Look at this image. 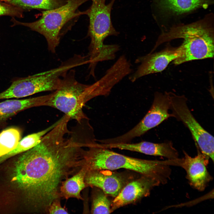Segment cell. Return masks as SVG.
Segmentation results:
<instances>
[{"mask_svg": "<svg viewBox=\"0 0 214 214\" xmlns=\"http://www.w3.org/2000/svg\"><path fill=\"white\" fill-rule=\"evenodd\" d=\"M60 199L54 201L48 207V214H68L67 211L63 207L61 204Z\"/></svg>", "mask_w": 214, "mask_h": 214, "instance_id": "cell-23", "label": "cell"}, {"mask_svg": "<svg viewBox=\"0 0 214 214\" xmlns=\"http://www.w3.org/2000/svg\"><path fill=\"white\" fill-rule=\"evenodd\" d=\"M87 171L88 168L84 164L76 173L62 182L60 188L61 198L66 199L72 198L83 199L81 193L86 187L85 179Z\"/></svg>", "mask_w": 214, "mask_h": 214, "instance_id": "cell-17", "label": "cell"}, {"mask_svg": "<svg viewBox=\"0 0 214 214\" xmlns=\"http://www.w3.org/2000/svg\"><path fill=\"white\" fill-rule=\"evenodd\" d=\"M180 38L183 39V42L180 46V56L173 61L175 65L213 57V28L207 17L192 23L174 26L163 32L151 52L163 43Z\"/></svg>", "mask_w": 214, "mask_h": 214, "instance_id": "cell-3", "label": "cell"}, {"mask_svg": "<svg viewBox=\"0 0 214 214\" xmlns=\"http://www.w3.org/2000/svg\"><path fill=\"white\" fill-rule=\"evenodd\" d=\"M170 109L173 117L181 121L188 129L201 152L214 162V137L205 130L193 116L184 95L168 92Z\"/></svg>", "mask_w": 214, "mask_h": 214, "instance_id": "cell-8", "label": "cell"}, {"mask_svg": "<svg viewBox=\"0 0 214 214\" xmlns=\"http://www.w3.org/2000/svg\"><path fill=\"white\" fill-rule=\"evenodd\" d=\"M89 0H67L65 4L61 7L43 11L41 17L33 22H22L14 18L12 21L14 25L27 27L43 36L46 40L48 50L54 53L59 43L64 26L73 19L87 14V10L81 12L78 9Z\"/></svg>", "mask_w": 214, "mask_h": 214, "instance_id": "cell-6", "label": "cell"}, {"mask_svg": "<svg viewBox=\"0 0 214 214\" xmlns=\"http://www.w3.org/2000/svg\"><path fill=\"white\" fill-rule=\"evenodd\" d=\"M67 0H0L23 9L44 10L56 8L65 4Z\"/></svg>", "mask_w": 214, "mask_h": 214, "instance_id": "cell-19", "label": "cell"}, {"mask_svg": "<svg viewBox=\"0 0 214 214\" xmlns=\"http://www.w3.org/2000/svg\"><path fill=\"white\" fill-rule=\"evenodd\" d=\"M160 185L151 177L141 175L126 184L111 201L112 212L125 206L133 204L150 195L154 187Z\"/></svg>", "mask_w": 214, "mask_h": 214, "instance_id": "cell-13", "label": "cell"}, {"mask_svg": "<svg viewBox=\"0 0 214 214\" xmlns=\"http://www.w3.org/2000/svg\"><path fill=\"white\" fill-rule=\"evenodd\" d=\"M21 137L19 130L10 128L3 130L0 133V157L14 149Z\"/></svg>", "mask_w": 214, "mask_h": 214, "instance_id": "cell-20", "label": "cell"}, {"mask_svg": "<svg viewBox=\"0 0 214 214\" xmlns=\"http://www.w3.org/2000/svg\"><path fill=\"white\" fill-rule=\"evenodd\" d=\"M106 0H92V4L88 10L89 18L88 36L91 39L87 55L89 63L96 64L111 52V44L103 43L107 37L117 36L119 33L114 27L111 20V12L115 0L106 4Z\"/></svg>", "mask_w": 214, "mask_h": 214, "instance_id": "cell-5", "label": "cell"}, {"mask_svg": "<svg viewBox=\"0 0 214 214\" xmlns=\"http://www.w3.org/2000/svg\"><path fill=\"white\" fill-rule=\"evenodd\" d=\"M161 13L179 15L199 8H207L213 3L210 0H153Z\"/></svg>", "mask_w": 214, "mask_h": 214, "instance_id": "cell-15", "label": "cell"}, {"mask_svg": "<svg viewBox=\"0 0 214 214\" xmlns=\"http://www.w3.org/2000/svg\"><path fill=\"white\" fill-rule=\"evenodd\" d=\"M197 155L194 157L183 151L184 157L181 158L180 166L185 171L186 178L193 188L200 191H204L213 177L207 169L210 158L202 153L196 144Z\"/></svg>", "mask_w": 214, "mask_h": 214, "instance_id": "cell-12", "label": "cell"}, {"mask_svg": "<svg viewBox=\"0 0 214 214\" xmlns=\"http://www.w3.org/2000/svg\"><path fill=\"white\" fill-rule=\"evenodd\" d=\"M180 54V46L173 47L168 46L159 52L150 53L145 56L138 57L135 63L140 64L136 71L129 75V79L133 82L144 76L162 71Z\"/></svg>", "mask_w": 214, "mask_h": 214, "instance_id": "cell-11", "label": "cell"}, {"mask_svg": "<svg viewBox=\"0 0 214 214\" xmlns=\"http://www.w3.org/2000/svg\"><path fill=\"white\" fill-rule=\"evenodd\" d=\"M70 132L67 123L60 122L14 165L12 181L42 213L48 214L52 202L60 199L62 182L84 165L83 144L74 135L66 138Z\"/></svg>", "mask_w": 214, "mask_h": 214, "instance_id": "cell-1", "label": "cell"}, {"mask_svg": "<svg viewBox=\"0 0 214 214\" xmlns=\"http://www.w3.org/2000/svg\"><path fill=\"white\" fill-rule=\"evenodd\" d=\"M60 121V119L44 130L24 137L20 141L14 149L0 157V163L10 157L26 152L37 145L40 142L43 136L56 125Z\"/></svg>", "mask_w": 214, "mask_h": 214, "instance_id": "cell-18", "label": "cell"}, {"mask_svg": "<svg viewBox=\"0 0 214 214\" xmlns=\"http://www.w3.org/2000/svg\"><path fill=\"white\" fill-rule=\"evenodd\" d=\"M62 74L56 67L12 81L10 86L0 93V100L21 98L43 92L55 91L58 87Z\"/></svg>", "mask_w": 214, "mask_h": 214, "instance_id": "cell-7", "label": "cell"}, {"mask_svg": "<svg viewBox=\"0 0 214 214\" xmlns=\"http://www.w3.org/2000/svg\"><path fill=\"white\" fill-rule=\"evenodd\" d=\"M47 95L23 100H7L0 103V122L7 120L19 112L35 107L43 106L51 97Z\"/></svg>", "mask_w": 214, "mask_h": 214, "instance_id": "cell-16", "label": "cell"}, {"mask_svg": "<svg viewBox=\"0 0 214 214\" xmlns=\"http://www.w3.org/2000/svg\"><path fill=\"white\" fill-rule=\"evenodd\" d=\"M136 173L108 169L88 170L85 182L86 187L99 188L108 196L114 198L126 184L138 177Z\"/></svg>", "mask_w": 214, "mask_h": 214, "instance_id": "cell-10", "label": "cell"}, {"mask_svg": "<svg viewBox=\"0 0 214 214\" xmlns=\"http://www.w3.org/2000/svg\"><path fill=\"white\" fill-rule=\"evenodd\" d=\"M109 149L117 148L142 153L146 155L161 156L170 160L179 158L177 151L173 146L171 142L155 143L143 141L136 143H130L109 144Z\"/></svg>", "mask_w": 214, "mask_h": 214, "instance_id": "cell-14", "label": "cell"}, {"mask_svg": "<svg viewBox=\"0 0 214 214\" xmlns=\"http://www.w3.org/2000/svg\"><path fill=\"white\" fill-rule=\"evenodd\" d=\"M95 141L89 143L84 154L88 170L123 169L154 178L160 184L166 183L171 170L168 160L139 159L123 155L100 146Z\"/></svg>", "mask_w": 214, "mask_h": 214, "instance_id": "cell-2", "label": "cell"}, {"mask_svg": "<svg viewBox=\"0 0 214 214\" xmlns=\"http://www.w3.org/2000/svg\"><path fill=\"white\" fill-rule=\"evenodd\" d=\"M170 100L168 92H156L152 104L143 118L135 127L125 134L116 137L104 139L105 144L130 143L135 138L141 136L171 117Z\"/></svg>", "mask_w": 214, "mask_h": 214, "instance_id": "cell-9", "label": "cell"}, {"mask_svg": "<svg viewBox=\"0 0 214 214\" xmlns=\"http://www.w3.org/2000/svg\"><path fill=\"white\" fill-rule=\"evenodd\" d=\"M92 195L91 213L109 214L112 213L111 201L107 195L100 189L95 188Z\"/></svg>", "mask_w": 214, "mask_h": 214, "instance_id": "cell-21", "label": "cell"}, {"mask_svg": "<svg viewBox=\"0 0 214 214\" xmlns=\"http://www.w3.org/2000/svg\"><path fill=\"white\" fill-rule=\"evenodd\" d=\"M73 69L62 77L58 88L43 106L57 109L81 124L88 119L83 110L84 105L91 99L103 96L104 89L98 80L90 85L80 82L75 78Z\"/></svg>", "mask_w": 214, "mask_h": 214, "instance_id": "cell-4", "label": "cell"}, {"mask_svg": "<svg viewBox=\"0 0 214 214\" xmlns=\"http://www.w3.org/2000/svg\"><path fill=\"white\" fill-rule=\"evenodd\" d=\"M23 10L18 6L0 1V16L7 15L22 18Z\"/></svg>", "mask_w": 214, "mask_h": 214, "instance_id": "cell-22", "label": "cell"}]
</instances>
